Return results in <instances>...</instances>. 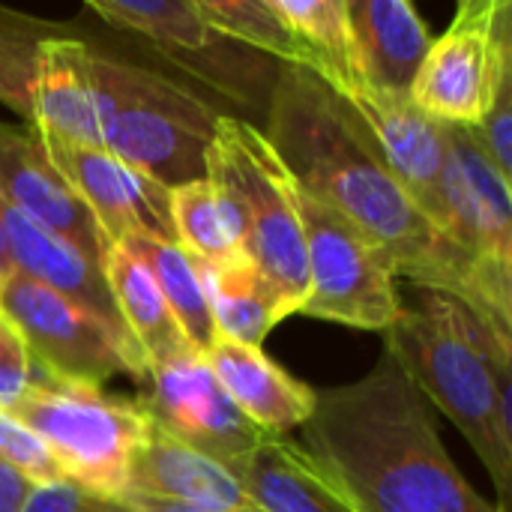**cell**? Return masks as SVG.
<instances>
[{
    "instance_id": "e575fe53",
    "label": "cell",
    "mask_w": 512,
    "mask_h": 512,
    "mask_svg": "<svg viewBox=\"0 0 512 512\" xmlns=\"http://www.w3.org/2000/svg\"><path fill=\"white\" fill-rule=\"evenodd\" d=\"M105 512H135V510H129V507H123V504H117V501H114V504H111Z\"/></svg>"
},
{
    "instance_id": "f546056e",
    "label": "cell",
    "mask_w": 512,
    "mask_h": 512,
    "mask_svg": "<svg viewBox=\"0 0 512 512\" xmlns=\"http://www.w3.org/2000/svg\"><path fill=\"white\" fill-rule=\"evenodd\" d=\"M111 504V498L96 495L69 477H60L48 483H33L21 512H105Z\"/></svg>"
},
{
    "instance_id": "cb8c5ba5",
    "label": "cell",
    "mask_w": 512,
    "mask_h": 512,
    "mask_svg": "<svg viewBox=\"0 0 512 512\" xmlns=\"http://www.w3.org/2000/svg\"><path fill=\"white\" fill-rule=\"evenodd\" d=\"M189 6L201 15L207 27H213L219 36L231 42L279 57L282 63L306 66L318 75L324 72L321 57L267 0H189Z\"/></svg>"
},
{
    "instance_id": "d6986e66",
    "label": "cell",
    "mask_w": 512,
    "mask_h": 512,
    "mask_svg": "<svg viewBox=\"0 0 512 512\" xmlns=\"http://www.w3.org/2000/svg\"><path fill=\"white\" fill-rule=\"evenodd\" d=\"M231 474L261 512H360L339 480L282 435H267Z\"/></svg>"
},
{
    "instance_id": "9a60e30c",
    "label": "cell",
    "mask_w": 512,
    "mask_h": 512,
    "mask_svg": "<svg viewBox=\"0 0 512 512\" xmlns=\"http://www.w3.org/2000/svg\"><path fill=\"white\" fill-rule=\"evenodd\" d=\"M84 3L96 9L108 24L135 30L144 39H150L156 51L165 54L171 63H177L180 69L246 102L237 87V69H231L234 63V45H228L231 39L207 27L201 15L189 6V0H84Z\"/></svg>"
},
{
    "instance_id": "7402d4cb",
    "label": "cell",
    "mask_w": 512,
    "mask_h": 512,
    "mask_svg": "<svg viewBox=\"0 0 512 512\" xmlns=\"http://www.w3.org/2000/svg\"><path fill=\"white\" fill-rule=\"evenodd\" d=\"M171 222L177 246L204 267L228 270L252 264L243 243L240 213L210 177H198L171 189Z\"/></svg>"
},
{
    "instance_id": "e0dca14e",
    "label": "cell",
    "mask_w": 512,
    "mask_h": 512,
    "mask_svg": "<svg viewBox=\"0 0 512 512\" xmlns=\"http://www.w3.org/2000/svg\"><path fill=\"white\" fill-rule=\"evenodd\" d=\"M93 54L96 48L63 30L42 39L30 90V126L42 135L99 147Z\"/></svg>"
},
{
    "instance_id": "8fae6325",
    "label": "cell",
    "mask_w": 512,
    "mask_h": 512,
    "mask_svg": "<svg viewBox=\"0 0 512 512\" xmlns=\"http://www.w3.org/2000/svg\"><path fill=\"white\" fill-rule=\"evenodd\" d=\"M42 141L54 168L84 201L108 243H123L138 234L177 243L168 186L120 162L102 147L63 141L54 135H42Z\"/></svg>"
},
{
    "instance_id": "4dcf8cb0",
    "label": "cell",
    "mask_w": 512,
    "mask_h": 512,
    "mask_svg": "<svg viewBox=\"0 0 512 512\" xmlns=\"http://www.w3.org/2000/svg\"><path fill=\"white\" fill-rule=\"evenodd\" d=\"M114 501L135 512H240V510H222V507H207V504L174 501V498H159V495H147V492H135V489L120 492ZM249 512H261V510H249Z\"/></svg>"
},
{
    "instance_id": "ffe728a7",
    "label": "cell",
    "mask_w": 512,
    "mask_h": 512,
    "mask_svg": "<svg viewBox=\"0 0 512 512\" xmlns=\"http://www.w3.org/2000/svg\"><path fill=\"white\" fill-rule=\"evenodd\" d=\"M126 489L222 510H258L240 480L222 462L165 435L153 423L129 459Z\"/></svg>"
},
{
    "instance_id": "603a6c76",
    "label": "cell",
    "mask_w": 512,
    "mask_h": 512,
    "mask_svg": "<svg viewBox=\"0 0 512 512\" xmlns=\"http://www.w3.org/2000/svg\"><path fill=\"white\" fill-rule=\"evenodd\" d=\"M120 246H126L129 252H135L144 261V267L153 273L177 327L183 330L189 348L204 357L216 345L219 330L213 321L201 264L171 240H156V237L138 234V237H126Z\"/></svg>"
},
{
    "instance_id": "7c38bea8",
    "label": "cell",
    "mask_w": 512,
    "mask_h": 512,
    "mask_svg": "<svg viewBox=\"0 0 512 512\" xmlns=\"http://www.w3.org/2000/svg\"><path fill=\"white\" fill-rule=\"evenodd\" d=\"M0 201L51 228L102 267L108 240L84 201L54 168L36 126L0 123Z\"/></svg>"
},
{
    "instance_id": "ba28073f",
    "label": "cell",
    "mask_w": 512,
    "mask_h": 512,
    "mask_svg": "<svg viewBox=\"0 0 512 512\" xmlns=\"http://www.w3.org/2000/svg\"><path fill=\"white\" fill-rule=\"evenodd\" d=\"M0 315L18 330L33 360L60 378L99 387L120 375L141 384L147 378V360L129 336L21 273L0 279Z\"/></svg>"
},
{
    "instance_id": "44dd1931",
    "label": "cell",
    "mask_w": 512,
    "mask_h": 512,
    "mask_svg": "<svg viewBox=\"0 0 512 512\" xmlns=\"http://www.w3.org/2000/svg\"><path fill=\"white\" fill-rule=\"evenodd\" d=\"M102 273L108 279L111 297L129 330L132 342L147 360V369L165 363L183 351H192L183 330L177 327L153 273L144 261L120 243H108L102 255Z\"/></svg>"
},
{
    "instance_id": "d6a6232c",
    "label": "cell",
    "mask_w": 512,
    "mask_h": 512,
    "mask_svg": "<svg viewBox=\"0 0 512 512\" xmlns=\"http://www.w3.org/2000/svg\"><path fill=\"white\" fill-rule=\"evenodd\" d=\"M498 0H456V21H477L489 18Z\"/></svg>"
},
{
    "instance_id": "d4e9b609",
    "label": "cell",
    "mask_w": 512,
    "mask_h": 512,
    "mask_svg": "<svg viewBox=\"0 0 512 512\" xmlns=\"http://www.w3.org/2000/svg\"><path fill=\"white\" fill-rule=\"evenodd\" d=\"M201 270H204L207 297L219 336L261 348L264 336L285 318L279 312L273 291L258 276V270L252 264L228 267V270H210L201 264Z\"/></svg>"
},
{
    "instance_id": "277c9868",
    "label": "cell",
    "mask_w": 512,
    "mask_h": 512,
    "mask_svg": "<svg viewBox=\"0 0 512 512\" xmlns=\"http://www.w3.org/2000/svg\"><path fill=\"white\" fill-rule=\"evenodd\" d=\"M99 147L174 189L207 174V150L216 135L219 111L177 81L93 54Z\"/></svg>"
},
{
    "instance_id": "52a82bcc",
    "label": "cell",
    "mask_w": 512,
    "mask_h": 512,
    "mask_svg": "<svg viewBox=\"0 0 512 512\" xmlns=\"http://www.w3.org/2000/svg\"><path fill=\"white\" fill-rule=\"evenodd\" d=\"M294 204L303 225L309 270V291L300 312L354 330H387L396 321L402 300L384 252L351 219L312 198L297 183Z\"/></svg>"
},
{
    "instance_id": "f1b7e54d",
    "label": "cell",
    "mask_w": 512,
    "mask_h": 512,
    "mask_svg": "<svg viewBox=\"0 0 512 512\" xmlns=\"http://www.w3.org/2000/svg\"><path fill=\"white\" fill-rule=\"evenodd\" d=\"M42 363L33 360L18 330L0 315V408H15L18 399L36 384Z\"/></svg>"
},
{
    "instance_id": "1f68e13d",
    "label": "cell",
    "mask_w": 512,
    "mask_h": 512,
    "mask_svg": "<svg viewBox=\"0 0 512 512\" xmlns=\"http://www.w3.org/2000/svg\"><path fill=\"white\" fill-rule=\"evenodd\" d=\"M33 480L0 462V512H21Z\"/></svg>"
},
{
    "instance_id": "9c48e42d",
    "label": "cell",
    "mask_w": 512,
    "mask_h": 512,
    "mask_svg": "<svg viewBox=\"0 0 512 512\" xmlns=\"http://www.w3.org/2000/svg\"><path fill=\"white\" fill-rule=\"evenodd\" d=\"M144 384L147 393L138 399V405L150 423L222 462L228 471L267 438V432H261L228 399L207 360L195 351H183L150 366Z\"/></svg>"
},
{
    "instance_id": "83f0119b",
    "label": "cell",
    "mask_w": 512,
    "mask_h": 512,
    "mask_svg": "<svg viewBox=\"0 0 512 512\" xmlns=\"http://www.w3.org/2000/svg\"><path fill=\"white\" fill-rule=\"evenodd\" d=\"M0 462L21 471L33 483H48L63 477L45 441L9 408H0Z\"/></svg>"
},
{
    "instance_id": "3957f363",
    "label": "cell",
    "mask_w": 512,
    "mask_h": 512,
    "mask_svg": "<svg viewBox=\"0 0 512 512\" xmlns=\"http://www.w3.org/2000/svg\"><path fill=\"white\" fill-rule=\"evenodd\" d=\"M489 333L492 324L462 300L423 288L420 303L402 306L387 327V351L465 435L495 480L498 504L510 510L512 414L501 408L495 393Z\"/></svg>"
},
{
    "instance_id": "4fadbf2b",
    "label": "cell",
    "mask_w": 512,
    "mask_h": 512,
    "mask_svg": "<svg viewBox=\"0 0 512 512\" xmlns=\"http://www.w3.org/2000/svg\"><path fill=\"white\" fill-rule=\"evenodd\" d=\"M492 15L477 21H453V27L432 39L414 84L411 102L447 126H480L492 90Z\"/></svg>"
},
{
    "instance_id": "5bb4252c",
    "label": "cell",
    "mask_w": 512,
    "mask_h": 512,
    "mask_svg": "<svg viewBox=\"0 0 512 512\" xmlns=\"http://www.w3.org/2000/svg\"><path fill=\"white\" fill-rule=\"evenodd\" d=\"M342 15L354 81L408 96L432 45L411 0H342Z\"/></svg>"
},
{
    "instance_id": "836d02e7",
    "label": "cell",
    "mask_w": 512,
    "mask_h": 512,
    "mask_svg": "<svg viewBox=\"0 0 512 512\" xmlns=\"http://www.w3.org/2000/svg\"><path fill=\"white\" fill-rule=\"evenodd\" d=\"M12 270V258H9V249H6V234H3V219H0V279H6Z\"/></svg>"
},
{
    "instance_id": "4316f807",
    "label": "cell",
    "mask_w": 512,
    "mask_h": 512,
    "mask_svg": "<svg viewBox=\"0 0 512 512\" xmlns=\"http://www.w3.org/2000/svg\"><path fill=\"white\" fill-rule=\"evenodd\" d=\"M60 27L39 24L36 18L9 12L0 6V102L15 108L30 123V90L36 72V54L42 39Z\"/></svg>"
},
{
    "instance_id": "d590c367",
    "label": "cell",
    "mask_w": 512,
    "mask_h": 512,
    "mask_svg": "<svg viewBox=\"0 0 512 512\" xmlns=\"http://www.w3.org/2000/svg\"><path fill=\"white\" fill-rule=\"evenodd\" d=\"M267 3H270V6H273V9H279V3H276V0H267Z\"/></svg>"
},
{
    "instance_id": "30bf717a",
    "label": "cell",
    "mask_w": 512,
    "mask_h": 512,
    "mask_svg": "<svg viewBox=\"0 0 512 512\" xmlns=\"http://www.w3.org/2000/svg\"><path fill=\"white\" fill-rule=\"evenodd\" d=\"M363 120L381 159L420 207V213L450 237L444 171L450 162V126L429 117L411 96L372 90L360 81L339 90ZM453 240V237H450Z\"/></svg>"
},
{
    "instance_id": "484cf974",
    "label": "cell",
    "mask_w": 512,
    "mask_h": 512,
    "mask_svg": "<svg viewBox=\"0 0 512 512\" xmlns=\"http://www.w3.org/2000/svg\"><path fill=\"white\" fill-rule=\"evenodd\" d=\"M512 0H498L492 9V45H495V63H492V90L489 105L474 126L480 144L495 159L501 174L512 177Z\"/></svg>"
},
{
    "instance_id": "8992f818",
    "label": "cell",
    "mask_w": 512,
    "mask_h": 512,
    "mask_svg": "<svg viewBox=\"0 0 512 512\" xmlns=\"http://www.w3.org/2000/svg\"><path fill=\"white\" fill-rule=\"evenodd\" d=\"M12 414L45 441L63 477L111 501L126 489L129 459L150 429L138 402L108 396L90 381L60 378L45 366Z\"/></svg>"
},
{
    "instance_id": "8d00e7d4",
    "label": "cell",
    "mask_w": 512,
    "mask_h": 512,
    "mask_svg": "<svg viewBox=\"0 0 512 512\" xmlns=\"http://www.w3.org/2000/svg\"><path fill=\"white\" fill-rule=\"evenodd\" d=\"M333 3H336V6H342V0H333Z\"/></svg>"
},
{
    "instance_id": "5b68a950",
    "label": "cell",
    "mask_w": 512,
    "mask_h": 512,
    "mask_svg": "<svg viewBox=\"0 0 512 512\" xmlns=\"http://www.w3.org/2000/svg\"><path fill=\"white\" fill-rule=\"evenodd\" d=\"M237 207L252 267L273 291L282 318L300 312L309 291L303 225L294 183L267 135L237 117H219L207 150V174Z\"/></svg>"
},
{
    "instance_id": "2e32d148",
    "label": "cell",
    "mask_w": 512,
    "mask_h": 512,
    "mask_svg": "<svg viewBox=\"0 0 512 512\" xmlns=\"http://www.w3.org/2000/svg\"><path fill=\"white\" fill-rule=\"evenodd\" d=\"M0 219H3L6 249H9L15 273L57 291L60 297L72 300L75 306H81L90 315H96L99 321H105L111 330L129 336V330L123 327V318L117 312V303L111 297L108 279L93 258H87L66 237L54 234L51 228L39 225L36 219L24 216L21 210L9 207L3 201H0Z\"/></svg>"
},
{
    "instance_id": "7a4b0ae2",
    "label": "cell",
    "mask_w": 512,
    "mask_h": 512,
    "mask_svg": "<svg viewBox=\"0 0 512 512\" xmlns=\"http://www.w3.org/2000/svg\"><path fill=\"white\" fill-rule=\"evenodd\" d=\"M303 429L360 512H510L459 474L429 399L387 348L363 378L318 393Z\"/></svg>"
},
{
    "instance_id": "6da1fadb",
    "label": "cell",
    "mask_w": 512,
    "mask_h": 512,
    "mask_svg": "<svg viewBox=\"0 0 512 512\" xmlns=\"http://www.w3.org/2000/svg\"><path fill=\"white\" fill-rule=\"evenodd\" d=\"M267 96V129L261 132L288 177L351 219L384 252L396 276L453 294L474 309L477 282L468 255L420 213L342 93L318 72L285 63Z\"/></svg>"
},
{
    "instance_id": "ac0fdd59",
    "label": "cell",
    "mask_w": 512,
    "mask_h": 512,
    "mask_svg": "<svg viewBox=\"0 0 512 512\" xmlns=\"http://www.w3.org/2000/svg\"><path fill=\"white\" fill-rule=\"evenodd\" d=\"M204 360L228 399L267 435H285L315 411L318 390L291 378L255 345L219 336Z\"/></svg>"
}]
</instances>
